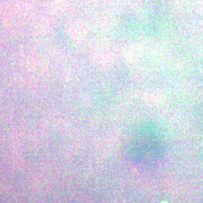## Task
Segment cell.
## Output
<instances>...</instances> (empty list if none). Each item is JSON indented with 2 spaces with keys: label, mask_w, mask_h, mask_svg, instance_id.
<instances>
[{
  "label": "cell",
  "mask_w": 203,
  "mask_h": 203,
  "mask_svg": "<svg viewBox=\"0 0 203 203\" xmlns=\"http://www.w3.org/2000/svg\"><path fill=\"white\" fill-rule=\"evenodd\" d=\"M162 154V147L157 132L151 126H145L137 132L131 143L129 156L138 165H149Z\"/></svg>",
  "instance_id": "6da1fadb"
}]
</instances>
